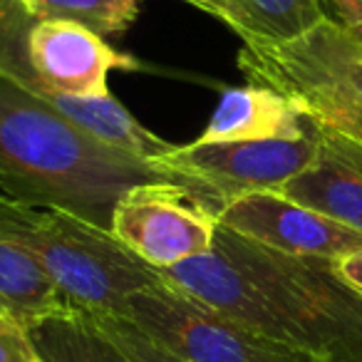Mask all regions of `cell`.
Segmentation results:
<instances>
[{"label":"cell","instance_id":"cell-4","mask_svg":"<svg viewBox=\"0 0 362 362\" xmlns=\"http://www.w3.org/2000/svg\"><path fill=\"white\" fill-rule=\"evenodd\" d=\"M0 238L35 258L67 305L87 313L122 315L134 293L164 283L110 228L62 209L0 197Z\"/></svg>","mask_w":362,"mask_h":362},{"label":"cell","instance_id":"cell-14","mask_svg":"<svg viewBox=\"0 0 362 362\" xmlns=\"http://www.w3.org/2000/svg\"><path fill=\"white\" fill-rule=\"evenodd\" d=\"M322 18L317 0H223V21L243 42H288Z\"/></svg>","mask_w":362,"mask_h":362},{"label":"cell","instance_id":"cell-13","mask_svg":"<svg viewBox=\"0 0 362 362\" xmlns=\"http://www.w3.org/2000/svg\"><path fill=\"white\" fill-rule=\"evenodd\" d=\"M42 362H132L115 340L80 308H62L30 327Z\"/></svg>","mask_w":362,"mask_h":362},{"label":"cell","instance_id":"cell-1","mask_svg":"<svg viewBox=\"0 0 362 362\" xmlns=\"http://www.w3.org/2000/svg\"><path fill=\"white\" fill-rule=\"evenodd\" d=\"M166 286L322 362H362V296L335 261L291 256L218 226L206 256L159 271Z\"/></svg>","mask_w":362,"mask_h":362},{"label":"cell","instance_id":"cell-6","mask_svg":"<svg viewBox=\"0 0 362 362\" xmlns=\"http://www.w3.org/2000/svg\"><path fill=\"white\" fill-rule=\"evenodd\" d=\"M119 317L189 362H322L248 330L166 283L134 293Z\"/></svg>","mask_w":362,"mask_h":362},{"label":"cell","instance_id":"cell-12","mask_svg":"<svg viewBox=\"0 0 362 362\" xmlns=\"http://www.w3.org/2000/svg\"><path fill=\"white\" fill-rule=\"evenodd\" d=\"M62 308H67L65 298L35 258L0 238V315L30 330Z\"/></svg>","mask_w":362,"mask_h":362},{"label":"cell","instance_id":"cell-9","mask_svg":"<svg viewBox=\"0 0 362 362\" xmlns=\"http://www.w3.org/2000/svg\"><path fill=\"white\" fill-rule=\"evenodd\" d=\"M218 226L261 246L310 258H337L362 248V233L322 216L278 192H253L218 211Z\"/></svg>","mask_w":362,"mask_h":362},{"label":"cell","instance_id":"cell-19","mask_svg":"<svg viewBox=\"0 0 362 362\" xmlns=\"http://www.w3.org/2000/svg\"><path fill=\"white\" fill-rule=\"evenodd\" d=\"M335 271H337V276H340L342 281L352 288V291L362 296V248H357V251L337 258Z\"/></svg>","mask_w":362,"mask_h":362},{"label":"cell","instance_id":"cell-18","mask_svg":"<svg viewBox=\"0 0 362 362\" xmlns=\"http://www.w3.org/2000/svg\"><path fill=\"white\" fill-rule=\"evenodd\" d=\"M0 362H42L30 330L0 315Z\"/></svg>","mask_w":362,"mask_h":362},{"label":"cell","instance_id":"cell-21","mask_svg":"<svg viewBox=\"0 0 362 362\" xmlns=\"http://www.w3.org/2000/svg\"><path fill=\"white\" fill-rule=\"evenodd\" d=\"M340 30L345 33V35L350 37V40L362 50V23H357V25H350V28H340Z\"/></svg>","mask_w":362,"mask_h":362},{"label":"cell","instance_id":"cell-16","mask_svg":"<svg viewBox=\"0 0 362 362\" xmlns=\"http://www.w3.org/2000/svg\"><path fill=\"white\" fill-rule=\"evenodd\" d=\"M288 100L310 122L362 144V102L330 95V92H298Z\"/></svg>","mask_w":362,"mask_h":362},{"label":"cell","instance_id":"cell-8","mask_svg":"<svg viewBox=\"0 0 362 362\" xmlns=\"http://www.w3.org/2000/svg\"><path fill=\"white\" fill-rule=\"evenodd\" d=\"M238 67L251 85L271 87L286 97L330 92L362 102V50L330 21L278 45L243 42Z\"/></svg>","mask_w":362,"mask_h":362},{"label":"cell","instance_id":"cell-3","mask_svg":"<svg viewBox=\"0 0 362 362\" xmlns=\"http://www.w3.org/2000/svg\"><path fill=\"white\" fill-rule=\"evenodd\" d=\"M156 181L171 176L154 161L97 141L0 77V197L62 209L112 228L117 202L129 189Z\"/></svg>","mask_w":362,"mask_h":362},{"label":"cell","instance_id":"cell-7","mask_svg":"<svg viewBox=\"0 0 362 362\" xmlns=\"http://www.w3.org/2000/svg\"><path fill=\"white\" fill-rule=\"evenodd\" d=\"M110 231L146 266L166 271L211 251L218 214L181 184L156 181L117 202Z\"/></svg>","mask_w":362,"mask_h":362},{"label":"cell","instance_id":"cell-5","mask_svg":"<svg viewBox=\"0 0 362 362\" xmlns=\"http://www.w3.org/2000/svg\"><path fill=\"white\" fill-rule=\"evenodd\" d=\"M317 156V127L296 139H253V141H192L171 146L154 159L171 176L214 211H221L233 199L253 192H278L283 184L305 171Z\"/></svg>","mask_w":362,"mask_h":362},{"label":"cell","instance_id":"cell-11","mask_svg":"<svg viewBox=\"0 0 362 362\" xmlns=\"http://www.w3.org/2000/svg\"><path fill=\"white\" fill-rule=\"evenodd\" d=\"M310 127V119L281 92L263 85L226 87L214 107L211 119L197 141H253L296 139Z\"/></svg>","mask_w":362,"mask_h":362},{"label":"cell","instance_id":"cell-17","mask_svg":"<svg viewBox=\"0 0 362 362\" xmlns=\"http://www.w3.org/2000/svg\"><path fill=\"white\" fill-rule=\"evenodd\" d=\"M95 322L119 345V350L129 357L132 362H189L179 357L176 352L166 350L164 345L146 335L141 327H136L132 320L119 315H105V313H90Z\"/></svg>","mask_w":362,"mask_h":362},{"label":"cell","instance_id":"cell-10","mask_svg":"<svg viewBox=\"0 0 362 362\" xmlns=\"http://www.w3.org/2000/svg\"><path fill=\"white\" fill-rule=\"evenodd\" d=\"M317 127V156L278 194L362 233V144Z\"/></svg>","mask_w":362,"mask_h":362},{"label":"cell","instance_id":"cell-2","mask_svg":"<svg viewBox=\"0 0 362 362\" xmlns=\"http://www.w3.org/2000/svg\"><path fill=\"white\" fill-rule=\"evenodd\" d=\"M112 70H139V62L90 28L33 18L21 0H0V77L102 144L144 161L159 159L174 144L112 97Z\"/></svg>","mask_w":362,"mask_h":362},{"label":"cell","instance_id":"cell-15","mask_svg":"<svg viewBox=\"0 0 362 362\" xmlns=\"http://www.w3.org/2000/svg\"><path fill=\"white\" fill-rule=\"evenodd\" d=\"M33 18L67 21L97 35H119L139 16V0H21Z\"/></svg>","mask_w":362,"mask_h":362},{"label":"cell","instance_id":"cell-20","mask_svg":"<svg viewBox=\"0 0 362 362\" xmlns=\"http://www.w3.org/2000/svg\"><path fill=\"white\" fill-rule=\"evenodd\" d=\"M184 3H189V6L218 18V21H223V0H184Z\"/></svg>","mask_w":362,"mask_h":362}]
</instances>
